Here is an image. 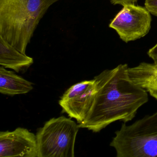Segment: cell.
<instances>
[{"instance_id": "8", "label": "cell", "mask_w": 157, "mask_h": 157, "mask_svg": "<svg viewBox=\"0 0 157 157\" xmlns=\"http://www.w3.org/2000/svg\"><path fill=\"white\" fill-rule=\"evenodd\" d=\"M130 79L157 100V65L141 62L128 69Z\"/></svg>"}, {"instance_id": "2", "label": "cell", "mask_w": 157, "mask_h": 157, "mask_svg": "<svg viewBox=\"0 0 157 157\" xmlns=\"http://www.w3.org/2000/svg\"><path fill=\"white\" fill-rule=\"evenodd\" d=\"M59 0H0V37L26 54L28 44L48 10Z\"/></svg>"}, {"instance_id": "11", "label": "cell", "mask_w": 157, "mask_h": 157, "mask_svg": "<svg viewBox=\"0 0 157 157\" xmlns=\"http://www.w3.org/2000/svg\"><path fill=\"white\" fill-rule=\"evenodd\" d=\"M144 4L151 14L157 17V0H145Z\"/></svg>"}, {"instance_id": "5", "label": "cell", "mask_w": 157, "mask_h": 157, "mask_svg": "<svg viewBox=\"0 0 157 157\" xmlns=\"http://www.w3.org/2000/svg\"><path fill=\"white\" fill-rule=\"evenodd\" d=\"M109 25L125 43L147 35L151 27V13L145 7L134 4L123 5Z\"/></svg>"}, {"instance_id": "9", "label": "cell", "mask_w": 157, "mask_h": 157, "mask_svg": "<svg viewBox=\"0 0 157 157\" xmlns=\"http://www.w3.org/2000/svg\"><path fill=\"white\" fill-rule=\"evenodd\" d=\"M33 58L28 56L0 37V65L17 72L27 70L33 63Z\"/></svg>"}, {"instance_id": "10", "label": "cell", "mask_w": 157, "mask_h": 157, "mask_svg": "<svg viewBox=\"0 0 157 157\" xmlns=\"http://www.w3.org/2000/svg\"><path fill=\"white\" fill-rule=\"evenodd\" d=\"M32 82L6 68L0 67V92L5 95L24 94L33 90Z\"/></svg>"}, {"instance_id": "3", "label": "cell", "mask_w": 157, "mask_h": 157, "mask_svg": "<svg viewBox=\"0 0 157 157\" xmlns=\"http://www.w3.org/2000/svg\"><path fill=\"white\" fill-rule=\"evenodd\" d=\"M110 146L117 157H157V111L132 124L124 123Z\"/></svg>"}, {"instance_id": "4", "label": "cell", "mask_w": 157, "mask_h": 157, "mask_svg": "<svg viewBox=\"0 0 157 157\" xmlns=\"http://www.w3.org/2000/svg\"><path fill=\"white\" fill-rule=\"evenodd\" d=\"M79 125L64 116L51 118L36 133L38 157H74Z\"/></svg>"}, {"instance_id": "7", "label": "cell", "mask_w": 157, "mask_h": 157, "mask_svg": "<svg viewBox=\"0 0 157 157\" xmlns=\"http://www.w3.org/2000/svg\"><path fill=\"white\" fill-rule=\"evenodd\" d=\"M36 135L19 127L0 132V157H38Z\"/></svg>"}, {"instance_id": "12", "label": "cell", "mask_w": 157, "mask_h": 157, "mask_svg": "<svg viewBox=\"0 0 157 157\" xmlns=\"http://www.w3.org/2000/svg\"><path fill=\"white\" fill-rule=\"evenodd\" d=\"M148 56L152 59L154 64L157 65V43L149 49L147 53Z\"/></svg>"}, {"instance_id": "6", "label": "cell", "mask_w": 157, "mask_h": 157, "mask_svg": "<svg viewBox=\"0 0 157 157\" xmlns=\"http://www.w3.org/2000/svg\"><path fill=\"white\" fill-rule=\"evenodd\" d=\"M97 92L95 80L84 81L69 88L59 101L63 112L78 124L87 117Z\"/></svg>"}, {"instance_id": "13", "label": "cell", "mask_w": 157, "mask_h": 157, "mask_svg": "<svg viewBox=\"0 0 157 157\" xmlns=\"http://www.w3.org/2000/svg\"><path fill=\"white\" fill-rule=\"evenodd\" d=\"M113 5H125V4H134L138 0H109Z\"/></svg>"}, {"instance_id": "1", "label": "cell", "mask_w": 157, "mask_h": 157, "mask_svg": "<svg viewBox=\"0 0 157 157\" xmlns=\"http://www.w3.org/2000/svg\"><path fill=\"white\" fill-rule=\"evenodd\" d=\"M128 64L106 69L94 78L97 92L82 128L100 132L116 121L128 123L148 101V93L135 84L128 73Z\"/></svg>"}]
</instances>
